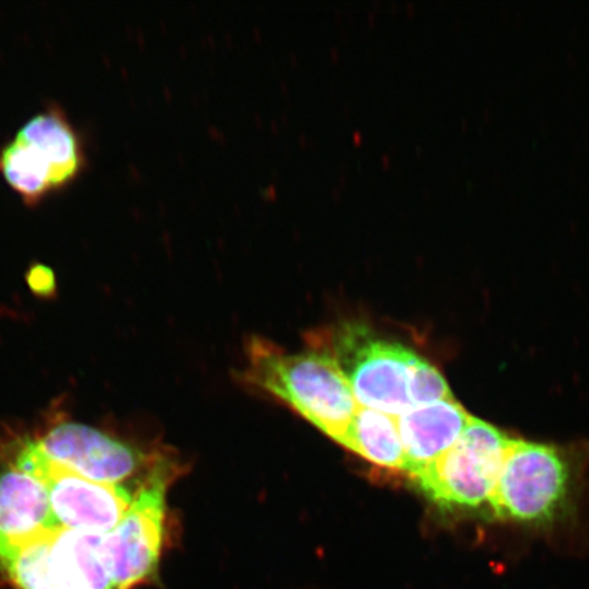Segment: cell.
Segmentation results:
<instances>
[{"mask_svg": "<svg viewBox=\"0 0 589 589\" xmlns=\"http://www.w3.org/2000/svg\"><path fill=\"white\" fill-rule=\"evenodd\" d=\"M243 377L336 442L342 441L359 408L336 360L320 347L288 353L254 337L249 343Z\"/></svg>", "mask_w": 589, "mask_h": 589, "instance_id": "obj_1", "label": "cell"}, {"mask_svg": "<svg viewBox=\"0 0 589 589\" xmlns=\"http://www.w3.org/2000/svg\"><path fill=\"white\" fill-rule=\"evenodd\" d=\"M86 169L85 141L57 103L38 111L0 147V176L27 207L65 192Z\"/></svg>", "mask_w": 589, "mask_h": 589, "instance_id": "obj_2", "label": "cell"}, {"mask_svg": "<svg viewBox=\"0 0 589 589\" xmlns=\"http://www.w3.org/2000/svg\"><path fill=\"white\" fill-rule=\"evenodd\" d=\"M315 347L325 349L347 378L359 407L399 418L409 409L411 368L418 354L378 336L360 320H344L319 333Z\"/></svg>", "mask_w": 589, "mask_h": 589, "instance_id": "obj_3", "label": "cell"}, {"mask_svg": "<svg viewBox=\"0 0 589 589\" xmlns=\"http://www.w3.org/2000/svg\"><path fill=\"white\" fill-rule=\"evenodd\" d=\"M512 438L472 416L459 441L414 481L442 508L490 505Z\"/></svg>", "mask_w": 589, "mask_h": 589, "instance_id": "obj_4", "label": "cell"}, {"mask_svg": "<svg viewBox=\"0 0 589 589\" xmlns=\"http://www.w3.org/2000/svg\"><path fill=\"white\" fill-rule=\"evenodd\" d=\"M172 471L164 460L155 464L124 520L103 536L115 589H135L158 576L166 541L165 493Z\"/></svg>", "mask_w": 589, "mask_h": 589, "instance_id": "obj_5", "label": "cell"}, {"mask_svg": "<svg viewBox=\"0 0 589 589\" xmlns=\"http://www.w3.org/2000/svg\"><path fill=\"white\" fill-rule=\"evenodd\" d=\"M569 485L568 461L547 444L510 441L490 501L493 516L516 522H546L564 504Z\"/></svg>", "mask_w": 589, "mask_h": 589, "instance_id": "obj_6", "label": "cell"}, {"mask_svg": "<svg viewBox=\"0 0 589 589\" xmlns=\"http://www.w3.org/2000/svg\"><path fill=\"white\" fill-rule=\"evenodd\" d=\"M16 469L47 487L53 519L62 530L105 535L124 520L135 501L125 487L88 481L54 463L36 442L21 450Z\"/></svg>", "mask_w": 589, "mask_h": 589, "instance_id": "obj_7", "label": "cell"}, {"mask_svg": "<svg viewBox=\"0 0 589 589\" xmlns=\"http://www.w3.org/2000/svg\"><path fill=\"white\" fill-rule=\"evenodd\" d=\"M36 443L54 463L104 485H119L143 463L136 449L82 425L55 427Z\"/></svg>", "mask_w": 589, "mask_h": 589, "instance_id": "obj_8", "label": "cell"}, {"mask_svg": "<svg viewBox=\"0 0 589 589\" xmlns=\"http://www.w3.org/2000/svg\"><path fill=\"white\" fill-rule=\"evenodd\" d=\"M59 530L47 487L19 469L0 474V564L47 533Z\"/></svg>", "mask_w": 589, "mask_h": 589, "instance_id": "obj_9", "label": "cell"}, {"mask_svg": "<svg viewBox=\"0 0 589 589\" xmlns=\"http://www.w3.org/2000/svg\"><path fill=\"white\" fill-rule=\"evenodd\" d=\"M471 418L472 415L454 399L421 405L399 416L405 453L404 474L415 481L440 460L459 441Z\"/></svg>", "mask_w": 589, "mask_h": 589, "instance_id": "obj_10", "label": "cell"}, {"mask_svg": "<svg viewBox=\"0 0 589 589\" xmlns=\"http://www.w3.org/2000/svg\"><path fill=\"white\" fill-rule=\"evenodd\" d=\"M338 443L372 464L404 474L405 453L397 418L393 416L359 407Z\"/></svg>", "mask_w": 589, "mask_h": 589, "instance_id": "obj_11", "label": "cell"}, {"mask_svg": "<svg viewBox=\"0 0 589 589\" xmlns=\"http://www.w3.org/2000/svg\"><path fill=\"white\" fill-rule=\"evenodd\" d=\"M57 531V530H55ZM22 547L0 564L19 589H83L54 547L53 533Z\"/></svg>", "mask_w": 589, "mask_h": 589, "instance_id": "obj_12", "label": "cell"}, {"mask_svg": "<svg viewBox=\"0 0 589 589\" xmlns=\"http://www.w3.org/2000/svg\"><path fill=\"white\" fill-rule=\"evenodd\" d=\"M103 536L62 528L53 533L55 550L83 589H115Z\"/></svg>", "mask_w": 589, "mask_h": 589, "instance_id": "obj_13", "label": "cell"}, {"mask_svg": "<svg viewBox=\"0 0 589 589\" xmlns=\"http://www.w3.org/2000/svg\"><path fill=\"white\" fill-rule=\"evenodd\" d=\"M409 399L415 408L454 397L441 371L418 355L411 368Z\"/></svg>", "mask_w": 589, "mask_h": 589, "instance_id": "obj_14", "label": "cell"}, {"mask_svg": "<svg viewBox=\"0 0 589 589\" xmlns=\"http://www.w3.org/2000/svg\"><path fill=\"white\" fill-rule=\"evenodd\" d=\"M25 279L37 297L49 298L57 293V276L47 265L33 263L26 270Z\"/></svg>", "mask_w": 589, "mask_h": 589, "instance_id": "obj_15", "label": "cell"}]
</instances>
